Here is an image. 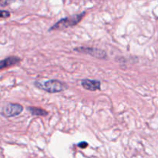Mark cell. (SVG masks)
<instances>
[{"instance_id":"cell-1","label":"cell","mask_w":158,"mask_h":158,"mask_svg":"<svg viewBox=\"0 0 158 158\" xmlns=\"http://www.w3.org/2000/svg\"><path fill=\"white\" fill-rule=\"evenodd\" d=\"M34 85L39 89H43L50 94L60 93L66 89V85L58 80H49L46 81L36 80L34 83Z\"/></svg>"},{"instance_id":"cell-2","label":"cell","mask_w":158,"mask_h":158,"mask_svg":"<svg viewBox=\"0 0 158 158\" xmlns=\"http://www.w3.org/2000/svg\"><path fill=\"white\" fill-rule=\"evenodd\" d=\"M85 14H86V12H83L80 14H77V15H71V16L61 19L59 20L57 23H56L53 26H51L50 29H49V31L57 30V29H63L76 26V25L78 24V23L83 19Z\"/></svg>"},{"instance_id":"cell-3","label":"cell","mask_w":158,"mask_h":158,"mask_svg":"<svg viewBox=\"0 0 158 158\" xmlns=\"http://www.w3.org/2000/svg\"><path fill=\"white\" fill-rule=\"evenodd\" d=\"M74 51L81 52V53L88 54L91 56L95 57L97 59H100V60H104V59L107 58V54H106V51L98 49V48L89 47V46H80V47L75 48Z\"/></svg>"},{"instance_id":"cell-4","label":"cell","mask_w":158,"mask_h":158,"mask_svg":"<svg viewBox=\"0 0 158 158\" xmlns=\"http://www.w3.org/2000/svg\"><path fill=\"white\" fill-rule=\"evenodd\" d=\"M23 111V106L19 103H7L2 107L1 114L6 118L16 117Z\"/></svg>"},{"instance_id":"cell-5","label":"cell","mask_w":158,"mask_h":158,"mask_svg":"<svg viewBox=\"0 0 158 158\" xmlns=\"http://www.w3.org/2000/svg\"><path fill=\"white\" fill-rule=\"evenodd\" d=\"M81 85L85 89L89 91H96L100 89L101 83L97 80L83 79L81 80Z\"/></svg>"},{"instance_id":"cell-6","label":"cell","mask_w":158,"mask_h":158,"mask_svg":"<svg viewBox=\"0 0 158 158\" xmlns=\"http://www.w3.org/2000/svg\"><path fill=\"white\" fill-rule=\"evenodd\" d=\"M20 61H21V59L19 57L14 56L0 60V70L6 69V68L10 67V66H14V65H16Z\"/></svg>"},{"instance_id":"cell-7","label":"cell","mask_w":158,"mask_h":158,"mask_svg":"<svg viewBox=\"0 0 158 158\" xmlns=\"http://www.w3.org/2000/svg\"><path fill=\"white\" fill-rule=\"evenodd\" d=\"M27 110L31 114L36 117H46L48 115V112L44 109H42L40 107H35V106H28Z\"/></svg>"},{"instance_id":"cell-8","label":"cell","mask_w":158,"mask_h":158,"mask_svg":"<svg viewBox=\"0 0 158 158\" xmlns=\"http://www.w3.org/2000/svg\"><path fill=\"white\" fill-rule=\"evenodd\" d=\"M10 16V12L6 10H1L0 9V18L6 19Z\"/></svg>"},{"instance_id":"cell-9","label":"cell","mask_w":158,"mask_h":158,"mask_svg":"<svg viewBox=\"0 0 158 158\" xmlns=\"http://www.w3.org/2000/svg\"><path fill=\"white\" fill-rule=\"evenodd\" d=\"M12 0H0V6H6L9 5Z\"/></svg>"},{"instance_id":"cell-10","label":"cell","mask_w":158,"mask_h":158,"mask_svg":"<svg viewBox=\"0 0 158 158\" xmlns=\"http://www.w3.org/2000/svg\"><path fill=\"white\" fill-rule=\"evenodd\" d=\"M77 146L80 147V148H82V149H84V148H86V147L88 146V143H86V142L85 141H82L80 142V143H79L78 144H77Z\"/></svg>"}]
</instances>
